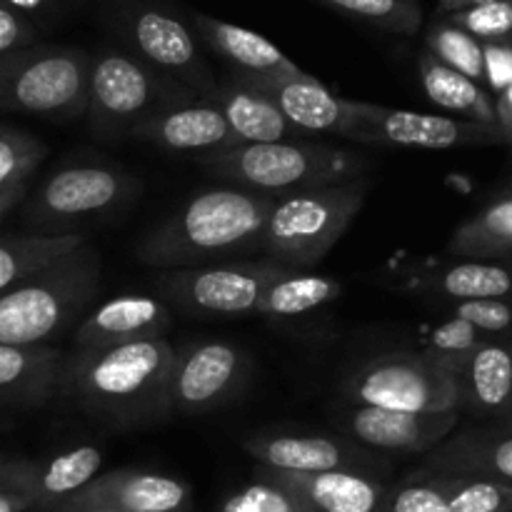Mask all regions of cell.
<instances>
[{
	"label": "cell",
	"mask_w": 512,
	"mask_h": 512,
	"mask_svg": "<svg viewBox=\"0 0 512 512\" xmlns=\"http://www.w3.org/2000/svg\"><path fill=\"white\" fill-rule=\"evenodd\" d=\"M168 338L98 350H73L63 360L58 393L78 410L115 428H143L173 415Z\"/></svg>",
	"instance_id": "cell-1"
},
{
	"label": "cell",
	"mask_w": 512,
	"mask_h": 512,
	"mask_svg": "<svg viewBox=\"0 0 512 512\" xmlns=\"http://www.w3.org/2000/svg\"><path fill=\"white\" fill-rule=\"evenodd\" d=\"M275 198L243 188H213L185 200L140 240V263L158 270L230 263L260 250L265 218Z\"/></svg>",
	"instance_id": "cell-2"
},
{
	"label": "cell",
	"mask_w": 512,
	"mask_h": 512,
	"mask_svg": "<svg viewBox=\"0 0 512 512\" xmlns=\"http://www.w3.org/2000/svg\"><path fill=\"white\" fill-rule=\"evenodd\" d=\"M98 293L100 258L85 240L0 293V345H48L85 318Z\"/></svg>",
	"instance_id": "cell-3"
},
{
	"label": "cell",
	"mask_w": 512,
	"mask_h": 512,
	"mask_svg": "<svg viewBox=\"0 0 512 512\" xmlns=\"http://www.w3.org/2000/svg\"><path fill=\"white\" fill-rule=\"evenodd\" d=\"M200 165L233 188L265 198L305 193L365 178L368 158L358 150L335 148L313 140L285 143H238L200 158Z\"/></svg>",
	"instance_id": "cell-4"
},
{
	"label": "cell",
	"mask_w": 512,
	"mask_h": 512,
	"mask_svg": "<svg viewBox=\"0 0 512 512\" xmlns=\"http://www.w3.org/2000/svg\"><path fill=\"white\" fill-rule=\"evenodd\" d=\"M368 198V178L275 198L260 235L265 260L310 270L328 258Z\"/></svg>",
	"instance_id": "cell-5"
},
{
	"label": "cell",
	"mask_w": 512,
	"mask_h": 512,
	"mask_svg": "<svg viewBox=\"0 0 512 512\" xmlns=\"http://www.w3.org/2000/svg\"><path fill=\"white\" fill-rule=\"evenodd\" d=\"M198 95L165 78L123 48H100L90 55L88 128L100 140L133 138L135 130L160 110Z\"/></svg>",
	"instance_id": "cell-6"
},
{
	"label": "cell",
	"mask_w": 512,
	"mask_h": 512,
	"mask_svg": "<svg viewBox=\"0 0 512 512\" xmlns=\"http://www.w3.org/2000/svg\"><path fill=\"white\" fill-rule=\"evenodd\" d=\"M90 53L35 43L0 55V110L78 120L88 113Z\"/></svg>",
	"instance_id": "cell-7"
},
{
	"label": "cell",
	"mask_w": 512,
	"mask_h": 512,
	"mask_svg": "<svg viewBox=\"0 0 512 512\" xmlns=\"http://www.w3.org/2000/svg\"><path fill=\"white\" fill-rule=\"evenodd\" d=\"M110 13L115 30L135 58L193 90L198 98L215 88L218 80L200 53L193 28L173 8L160 0H115Z\"/></svg>",
	"instance_id": "cell-8"
},
{
	"label": "cell",
	"mask_w": 512,
	"mask_h": 512,
	"mask_svg": "<svg viewBox=\"0 0 512 512\" xmlns=\"http://www.w3.org/2000/svg\"><path fill=\"white\" fill-rule=\"evenodd\" d=\"M350 405L398 413H460L458 375L423 353H390L368 360L343 385Z\"/></svg>",
	"instance_id": "cell-9"
},
{
	"label": "cell",
	"mask_w": 512,
	"mask_h": 512,
	"mask_svg": "<svg viewBox=\"0 0 512 512\" xmlns=\"http://www.w3.org/2000/svg\"><path fill=\"white\" fill-rule=\"evenodd\" d=\"M270 260H230L203 268L160 270L153 288L165 305L193 318H243L253 315L263 290L288 273Z\"/></svg>",
	"instance_id": "cell-10"
},
{
	"label": "cell",
	"mask_w": 512,
	"mask_h": 512,
	"mask_svg": "<svg viewBox=\"0 0 512 512\" xmlns=\"http://www.w3.org/2000/svg\"><path fill=\"white\" fill-rule=\"evenodd\" d=\"M138 193V180L123 168L80 163L43 180L25 205V220L45 235H68L75 225L105 218Z\"/></svg>",
	"instance_id": "cell-11"
},
{
	"label": "cell",
	"mask_w": 512,
	"mask_h": 512,
	"mask_svg": "<svg viewBox=\"0 0 512 512\" xmlns=\"http://www.w3.org/2000/svg\"><path fill=\"white\" fill-rule=\"evenodd\" d=\"M248 353L230 340H195L175 350L170 405L180 415H205L233 403L250 378Z\"/></svg>",
	"instance_id": "cell-12"
},
{
	"label": "cell",
	"mask_w": 512,
	"mask_h": 512,
	"mask_svg": "<svg viewBox=\"0 0 512 512\" xmlns=\"http://www.w3.org/2000/svg\"><path fill=\"white\" fill-rule=\"evenodd\" d=\"M243 448L260 468L278 473H365L385 478L390 458L365 448L345 435L325 433H278L253 435Z\"/></svg>",
	"instance_id": "cell-13"
},
{
	"label": "cell",
	"mask_w": 512,
	"mask_h": 512,
	"mask_svg": "<svg viewBox=\"0 0 512 512\" xmlns=\"http://www.w3.org/2000/svg\"><path fill=\"white\" fill-rule=\"evenodd\" d=\"M363 143L388 145V148L450 150L505 143V140L498 130L453 115L415 113V110L363 103Z\"/></svg>",
	"instance_id": "cell-14"
},
{
	"label": "cell",
	"mask_w": 512,
	"mask_h": 512,
	"mask_svg": "<svg viewBox=\"0 0 512 512\" xmlns=\"http://www.w3.org/2000/svg\"><path fill=\"white\" fill-rule=\"evenodd\" d=\"M345 438L383 455H428L458 428L460 413H398L373 405H348L338 415Z\"/></svg>",
	"instance_id": "cell-15"
},
{
	"label": "cell",
	"mask_w": 512,
	"mask_h": 512,
	"mask_svg": "<svg viewBox=\"0 0 512 512\" xmlns=\"http://www.w3.org/2000/svg\"><path fill=\"white\" fill-rule=\"evenodd\" d=\"M238 75V73H235ZM250 85L263 90L285 118L305 135H340L363 143V103L345 100L330 93L315 75L303 73L293 78H248Z\"/></svg>",
	"instance_id": "cell-16"
},
{
	"label": "cell",
	"mask_w": 512,
	"mask_h": 512,
	"mask_svg": "<svg viewBox=\"0 0 512 512\" xmlns=\"http://www.w3.org/2000/svg\"><path fill=\"white\" fill-rule=\"evenodd\" d=\"M510 485L415 470L388 485L383 512H510Z\"/></svg>",
	"instance_id": "cell-17"
},
{
	"label": "cell",
	"mask_w": 512,
	"mask_h": 512,
	"mask_svg": "<svg viewBox=\"0 0 512 512\" xmlns=\"http://www.w3.org/2000/svg\"><path fill=\"white\" fill-rule=\"evenodd\" d=\"M193 490L173 475L150 470H110L90 480L63 508H105L115 512H190Z\"/></svg>",
	"instance_id": "cell-18"
},
{
	"label": "cell",
	"mask_w": 512,
	"mask_h": 512,
	"mask_svg": "<svg viewBox=\"0 0 512 512\" xmlns=\"http://www.w3.org/2000/svg\"><path fill=\"white\" fill-rule=\"evenodd\" d=\"M173 325V313L155 295H118L75 325L73 350H98L138 340L165 338Z\"/></svg>",
	"instance_id": "cell-19"
},
{
	"label": "cell",
	"mask_w": 512,
	"mask_h": 512,
	"mask_svg": "<svg viewBox=\"0 0 512 512\" xmlns=\"http://www.w3.org/2000/svg\"><path fill=\"white\" fill-rule=\"evenodd\" d=\"M133 138L170 153H195L200 158L238 145L220 110L203 98L183 100L160 110L135 130Z\"/></svg>",
	"instance_id": "cell-20"
},
{
	"label": "cell",
	"mask_w": 512,
	"mask_h": 512,
	"mask_svg": "<svg viewBox=\"0 0 512 512\" xmlns=\"http://www.w3.org/2000/svg\"><path fill=\"white\" fill-rule=\"evenodd\" d=\"M203 100H208L220 110L238 143L310 140V135L295 128L263 90H258L235 73H230L225 80H218Z\"/></svg>",
	"instance_id": "cell-21"
},
{
	"label": "cell",
	"mask_w": 512,
	"mask_h": 512,
	"mask_svg": "<svg viewBox=\"0 0 512 512\" xmlns=\"http://www.w3.org/2000/svg\"><path fill=\"white\" fill-rule=\"evenodd\" d=\"M420 470L455 475V478L490 480L512 488V435L493 430L490 425L463 430L430 450Z\"/></svg>",
	"instance_id": "cell-22"
},
{
	"label": "cell",
	"mask_w": 512,
	"mask_h": 512,
	"mask_svg": "<svg viewBox=\"0 0 512 512\" xmlns=\"http://www.w3.org/2000/svg\"><path fill=\"white\" fill-rule=\"evenodd\" d=\"M190 20H193L195 35L225 63L233 65V73L248 75V78H293V75L305 73L278 45L255 30L225 23L205 13H193Z\"/></svg>",
	"instance_id": "cell-23"
},
{
	"label": "cell",
	"mask_w": 512,
	"mask_h": 512,
	"mask_svg": "<svg viewBox=\"0 0 512 512\" xmlns=\"http://www.w3.org/2000/svg\"><path fill=\"white\" fill-rule=\"evenodd\" d=\"M288 488L308 512H383L388 483L365 473H278L260 468Z\"/></svg>",
	"instance_id": "cell-24"
},
{
	"label": "cell",
	"mask_w": 512,
	"mask_h": 512,
	"mask_svg": "<svg viewBox=\"0 0 512 512\" xmlns=\"http://www.w3.org/2000/svg\"><path fill=\"white\" fill-rule=\"evenodd\" d=\"M460 415L495 420L512 405V340L490 338L458 370Z\"/></svg>",
	"instance_id": "cell-25"
},
{
	"label": "cell",
	"mask_w": 512,
	"mask_h": 512,
	"mask_svg": "<svg viewBox=\"0 0 512 512\" xmlns=\"http://www.w3.org/2000/svg\"><path fill=\"white\" fill-rule=\"evenodd\" d=\"M63 360L50 345H0V408H40L55 398Z\"/></svg>",
	"instance_id": "cell-26"
},
{
	"label": "cell",
	"mask_w": 512,
	"mask_h": 512,
	"mask_svg": "<svg viewBox=\"0 0 512 512\" xmlns=\"http://www.w3.org/2000/svg\"><path fill=\"white\" fill-rule=\"evenodd\" d=\"M418 73L425 95L435 105L453 113V118L470 120V123L485 125V128H493L498 133H503L498 123V110H495L493 93L485 90L483 85H478L475 80L458 73V70L443 65L428 50L420 53Z\"/></svg>",
	"instance_id": "cell-27"
},
{
	"label": "cell",
	"mask_w": 512,
	"mask_h": 512,
	"mask_svg": "<svg viewBox=\"0 0 512 512\" xmlns=\"http://www.w3.org/2000/svg\"><path fill=\"white\" fill-rule=\"evenodd\" d=\"M100 465H103V453L98 445H75L45 463H35L28 483L33 510L58 512L90 480L98 478Z\"/></svg>",
	"instance_id": "cell-28"
},
{
	"label": "cell",
	"mask_w": 512,
	"mask_h": 512,
	"mask_svg": "<svg viewBox=\"0 0 512 512\" xmlns=\"http://www.w3.org/2000/svg\"><path fill=\"white\" fill-rule=\"evenodd\" d=\"M418 290L445 303L512 298V265L488 260H460L418 280Z\"/></svg>",
	"instance_id": "cell-29"
},
{
	"label": "cell",
	"mask_w": 512,
	"mask_h": 512,
	"mask_svg": "<svg viewBox=\"0 0 512 512\" xmlns=\"http://www.w3.org/2000/svg\"><path fill=\"white\" fill-rule=\"evenodd\" d=\"M448 253L463 260L508 263L512 258V190L490 200L453 233Z\"/></svg>",
	"instance_id": "cell-30"
},
{
	"label": "cell",
	"mask_w": 512,
	"mask_h": 512,
	"mask_svg": "<svg viewBox=\"0 0 512 512\" xmlns=\"http://www.w3.org/2000/svg\"><path fill=\"white\" fill-rule=\"evenodd\" d=\"M343 295V283L333 275L288 270L263 290L255 315L265 318H298V315L335 303Z\"/></svg>",
	"instance_id": "cell-31"
},
{
	"label": "cell",
	"mask_w": 512,
	"mask_h": 512,
	"mask_svg": "<svg viewBox=\"0 0 512 512\" xmlns=\"http://www.w3.org/2000/svg\"><path fill=\"white\" fill-rule=\"evenodd\" d=\"M85 243L83 235H8L0 238V293L10 285L30 278L33 273L43 270L45 265L55 263L65 253Z\"/></svg>",
	"instance_id": "cell-32"
},
{
	"label": "cell",
	"mask_w": 512,
	"mask_h": 512,
	"mask_svg": "<svg viewBox=\"0 0 512 512\" xmlns=\"http://www.w3.org/2000/svg\"><path fill=\"white\" fill-rule=\"evenodd\" d=\"M425 50L448 68L458 70L465 78L485 88V50L480 40L460 30L445 18L435 20L425 33ZM488 90V88H485Z\"/></svg>",
	"instance_id": "cell-33"
},
{
	"label": "cell",
	"mask_w": 512,
	"mask_h": 512,
	"mask_svg": "<svg viewBox=\"0 0 512 512\" xmlns=\"http://www.w3.org/2000/svg\"><path fill=\"white\" fill-rule=\"evenodd\" d=\"M340 15L398 35H415L423 25L418 0H318Z\"/></svg>",
	"instance_id": "cell-34"
},
{
	"label": "cell",
	"mask_w": 512,
	"mask_h": 512,
	"mask_svg": "<svg viewBox=\"0 0 512 512\" xmlns=\"http://www.w3.org/2000/svg\"><path fill=\"white\" fill-rule=\"evenodd\" d=\"M485 340H490L488 335L475 330L473 325H468L465 320L448 315L443 323H438L430 330L420 353L428 355L430 360L445 365V368H450L458 375V370L463 368L465 360H468Z\"/></svg>",
	"instance_id": "cell-35"
},
{
	"label": "cell",
	"mask_w": 512,
	"mask_h": 512,
	"mask_svg": "<svg viewBox=\"0 0 512 512\" xmlns=\"http://www.w3.org/2000/svg\"><path fill=\"white\" fill-rule=\"evenodd\" d=\"M45 153L48 148L33 133L0 123V185L30 180Z\"/></svg>",
	"instance_id": "cell-36"
},
{
	"label": "cell",
	"mask_w": 512,
	"mask_h": 512,
	"mask_svg": "<svg viewBox=\"0 0 512 512\" xmlns=\"http://www.w3.org/2000/svg\"><path fill=\"white\" fill-rule=\"evenodd\" d=\"M218 512H308L305 505L258 468L253 483L228 495Z\"/></svg>",
	"instance_id": "cell-37"
},
{
	"label": "cell",
	"mask_w": 512,
	"mask_h": 512,
	"mask_svg": "<svg viewBox=\"0 0 512 512\" xmlns=\"http://www.w3.org/2000/svg\"><path fill=\"white\" fill-rule=\"evenodd\" d=\"M443 18L483 45H512V0H493V3L458 10Z\"/></svg>",
	"instance_id": "cell-38"
},
{
	"label": "cell",
	"mask_w": 512,
	"mask_h": 512,
	"mask_svg": "<svg viewBox=\"0 0 512 512\" xmlns=\"http://www.w3.org/2000/svg\"><path fill=\"white\" fill-rule=\"evenodd\" d=\"M453 318L465 320L488 338L512 340V298L493 300H465V303H450Z\"/></svg>",
	"instance_id": "cell-39"
},
{
	"label": "cell",
	"mask_w": 512,
	"mask_h": 512,
	"mask_svg": "<svg viewBox=\"0 0 512 512\" xmlns=\"http://www.w3.org/2000/svg\"><path fill=\"white\" fill-rule=\"evenodd\" d=\"M38 25L0 0V55L38 43Z\"/></svg>",
	"instance_id": "cell-40"
},
{
	"label": "cell",
	"mask_w": 512,
	"mask_h": 512,
	"mask_svg": "<svg viewBox=\"0 0 512 512\" xmlns=\"http://www.w3.org/2000/svg\"><path fill=\"white\" fill-rule=\"evenodd\" d=\"M485 50V88L495 95L512 85V45L488 43ZM493 95V98H495Z\"/></svg>",
	"instance_id": "cell-41"
},
{
	"label": "cell",
	"mask_w": 512,
	"mask_h": 512,
	"mask_svg": "<svg viewBox=\"0 0 512 512\" xmlns=\"http://www.w3.org/2000/svg\"><path fill=\"white\" fill-rule=\"evenodd\" d=\"M5 5H10L13 10H18L20 15L30 20V23L38 25V20H53L68 8L70 0H3Z\"/></svg>",
	"instance_id": "cell-42"
},
{
	"label": "cell",
	"mask_w": 512,
	"mask_h": 512,
	"mask_svg": "<svg viewBox=\"0 0 512 512\" xmlns=\"http://www.w3.org/2000/svg\"><path fill=\"white\" fill-rule=\"evenodd\" d=\"M33 460H8L0 458V488H23L28 490Z\"/></svg>",
	"instance_id": "cell-43"
},
{
	"label": "cell",
	"mask_w": 512,
	"mask_h": 512,
	"mask_svg": "<svg viewBox=\"0 0 512 512\" xmlns=\"http://www.w3.org/2000/svg\"><path fill=\"white\" fill-rule=\"evenodd\" d=\"M33 510V498L23 488H0V512Z\"/></svg>",
	"instance_id": "cell-44"
},
{
	"label": "cell",
	"mask_w": 512,
	"mask_h": 512,
	"mask_svg": "<svg viewBox=\"0 0 512 512\" xmlns=\"http://www.w3.org/2000/svg\"><path fill=\"white\" fill-rule=\"evenodd\" d=\"M495 110H498V123L505 143L512 145V85L495 95Z\"/></svg>",
	"instance_id": "cell-45"
},
{
	"label": "cell",
	"mask_w": 512,
	"mask_h": 512,
	"mask_svg": "<svg viewBox=\"0 0 512 512\" xmlns=\"http://www.w3.org/2000/svg\"><path fill=\"white\" fill-rule=\"evenodd\" d=\"M28 188H30V180H20V183L0 185V218H3L5 213H10V210H13L15 205H18L20 200L28 195Z\"/></svg>",
	"instance_id": "cell-46"
},
{
	"label": "cell",
	"mask_w": 512,
	"mask_h": 512,
	"mask_svg": "<svg viewBox=\"0 0 512 512\" xmlns=\"http://www.w3.org/2000/svg\"><path fill=\"white\" fill-rule=\"evenodd\" d=\"M485 3H493V0H438V10L440 15H450V13H458V10L475 8V5H485Z\"/></svg>",
	"instance_id": "cell-47"
},
{
	"label": "cell",
	"mask_w": 512,
	"mask_h": 512,
	"mask_svg": "<svg viewBox=\"0 0 512 512\" xmlns=\"http://www.w3.org/2000/svg\"><path fill=\"white\" fill-rule=\"evenodd\" d=\"M490 428L493 430H500V433H508V435H512V405L508 410H505V413H500L498 418L495 420H490Z\"/></svg>",
	"instance_id": "cell-48"
},
{
	"label": "cell",
	"mask_w": 512,
	"mask_h": 512,
	"mask_svg": "<svg viewBox=\"0 0 512 512\" xmlns=\"http://www.w3.org/2000/svg\"><path fill=\"white\" fill-rule=\"evenodd\" d=\"M58 512H115V510H105V508H60Z\"/></svg>",
	"instance_id": "cell-49"
},
{
	"label": "cell",
	"mask_w": 512,
	"mask_h": 512,
	"mask_svg": "<svg viewBox=\"0 0 512 512\" xmlns=\"http://www.w3.org/2000/svg\"><path fill=\"white\" fill-rule=\"evenodd\" d=\"M505 265H512V258H510V260H508V263H505Z\"/></svg>",
	"instance_id": "cell-50"
},
{
	"label": "cell",
	"mask_w": 512,
	"mask_h": 512,
	"mask_svg": "<svg viewBox=\"0 0 512 512\" xmlns=\"http://www.w3.org/2000/svg\"><path fill=\"white\" fill-rule=\"evenodd\" d=\"M508 190H512V183H510V188H508Z\"/></svg>",
	"instance_id": "cell-51"
},
{
	"label": "cell",
	"mask_w": 512,
	"mask_h": 512,
	"mask_svg": "<svg viewBox=\"0 0 512 512\" xmlns=\"http://www.w3.org/2000/svg\"><path fill=\"white\" fill-rule=\"evenodd\" d=\"M510 512H512V510H510Z\"/></svg>",
	"instance_id": "cell-52"
}]
</instances>
